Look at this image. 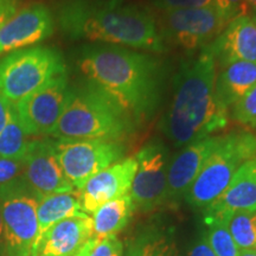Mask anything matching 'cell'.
Listing matches in <instances>:
<instances>
[{"label": "cell", "mask_w": 256, "mask_h": 256, "mask_svg": "<svg viewBox=\"0 0 256 256\" xmlns=\"http://www.w3.org/2000/svg\"><path fill=\"white\" fill-rule=\"evenodd\" d=\"M256 86V63L235 62L222 68L215 82L217 104L226 110Z\"/></svg>", "instance_id": "d6986e66"}, {"label": "cell", "mask_w": 256, "mask_h": 256, "mask_svg": "<svg viewBox=\"0 0 256 256\" xmlns=\"http://www.w3.org/2000/svg\"><path fill=\"white\" fill-rule=\"evenodd\" d=\"M220 140V136H206L194 140L184 146L182 151L170 160L166 188L168 203H177L185 197Z\"/></svg>", "instance_id": "9a60e30c"}, {"label": "cell", "mask_w": 256, "mask_h": 256, "mask_svg": "<svg viewBox=\"0 0 256 256\" xmlns=\"http://www.w3.org/2000/svg\"><path fill=\"white\" fill-rule=\"evenodd\" d=\"M12 112H14V104L0 92V133L8 124L12 116Z\"/></svg>", "instance_id": "1f68e13d"}, {"label": "cell", "mask_w": 256, "mask_h": 256, "mask_svg": "<svg viewBox=\"0 0 256 256\" xmlns=\"http://www.w3.org/2000/svg\"><path fill=\"white\" fill-rule=\"evenodd\" d=\"M72 87L64 74L48 84L14 104L19 119L30 136L52 134L68 102Z\"/></svg>", "instance_id": "8fae6325"}, {"label": "cell", "mask_w": 256, "mask_h": 256, "mask_svg": "<svg viewBox=\"0 0 256 256\" xmlns=\"http://www.w3.org/2000/svg\"><path fill=\"white\" fill-rule=\"evenodd\" d=\"M138 168L130 196L134 209L151 212L166 203L168 150L160 140H151L136 156Z\"/></svg>", "instance_id": "30bf717a"}, {"label": "cell", "mask_w": 256, "mask_h": 256, "mask_svg": "<svg viewBox=\"0 0 256 256\" xmlns=\"http://www.w3.org/2000/svg\"><path fill=\"white\" fill-rule=\"evenodd\" d=\"M64 74L66 62L58 50L34 46L12 51L0 60V92L17 104Z\"/></svg>", "instance_id": "8992f818"}, {"label": "cell", "mask_w": 256, "mask_h": 256, "mask_svg": "<svg viewBox=\"0 0 256 256\" xmlns=\"http://www.w3.org/2000/svg\"><path fill=\"white\" fill-rule=\"evenodd\" d=\"M23 177V159H10L0 156V186L12 183Z\"/></svg>", "instance_id": "83f0119b"}, {"label": "cell", "mask_w": 256, "mask_h": 256, "mask_svg": "<svg viewBox=\"0 0 256 256\" xmlns=\"http://www.w3.org/2000/svg\"><path fill=\"white\" fill-rule=\"evenodd\" d=\"M134 209L130 194L108 202L92 212V238L116 236L132 218Z\"/></svg>", "instance_id": "ffe728a7"}, {"label": "cell", "mask_w": 256, "mask_h": 256, "mask_svg": "<svg viewBox=\"0 0 256 256\" xmlns=\"http://www.w3.org/2000/svg\"><path fill=\"white\" fill-rule=\"evenodd\" d=\"M174 256H180V255H179V252H178V250L174 252Z\"/></svg>", "instance_id": "74e56055"}, {"label": "cell", "mask_w": 256, "mask_h": 256, "mask_svg": "<svg viewBox=\"0 0 256 256\" xmlns=\"http://www.w3.org/2000/svg\"><path fill=\"white\" fill-rule=\"evenodd\" d=\"M55 19L43 2L20 8L0 28V54L12 52L46 40L54 34Z\"/></svg>", "instance_id": "4fadbf2b"}, {"label": "cell", "mask_w": 256, "mask_h": 256, "mask_svg": "<svg viewBox=\"0 0 256 256\" xmlns=\"http://www.w3.org/2000/svg\"><path fill=\"white\" fill-rule=\"evenodd\" d=\"M153 5L162 11H171L215 5V0H153Z\"/></svg>", "instance_id": "f1b7e54d"}, {"label": "cell", "mask_w": 256, "mask_h": 256, "mask_svg": "<svg viewBox=\"0 0 256 256\" xmlns=\"http://www.w3.org/2000/svg\"><path fill=\"white\" fill-rule=\"evenodd\" d=\"M89 256H124V244L118 236L95 240Z\"/></svg>", "instance_id": "4316f807"}, {"label": "cell", "mask_w": 256, "mask_h": 256, "mask_svg": "<svg viewBox=\"0 0 256 256\" xmlns=\"http://www.w3.org/2000/svg\"><path fill=\"white\" fill-rule=\"evenodd\" d=\"M222 222L240 250L256 249V211H236Z\"/></svg>", "instance_id": "cb8c5ba5"}, {"label": "cell", "mask_w": 256, "mask_h": 256, "mask_svg": "<svg viewBox=\"0 0 256 256\" xmlns=\"http://www.w3.org/2000/svg\"><path fill=\"white\" fill-rule=\"evenodd\" d=\"M78 66L88 81L114 98L138 126L156 114L164 90L165 70L154 56L98 44L81 51Z\"/></svg>", "instance_id": "6da1fadb"}, {"label": "cell", "mask_w": 256, "mask_h": 256, "mask_svg": "<svg viewBox=\"0 0 256 256\" xmlns=\"http://www.w3.org/2000/svg\"><path fill=\"white\" fill-rule=\"evenodd\" d=\"M216 60L209 46L182 62L174 78V92L159 128L176 146L210 136L228 124V112L215 98Z\"/></svg>", "instance_id": "3957f363"}, {"label": "cell", "mask_w": 256, "mask_h": 256, "mask_svg": "<svg viewBox=\"0 0 256 256\" xmlns=\"http://www.w3.org/2000/svg\"><path fill=\"white\" fill-rule=\"evenodd\" d=\"M94 243H95V238H92L90 241H89L87 244H86L84 247L81 249V252H80L78 254L75 255V256H89V255H90L92 248V246H94Z\"/></svg>", "instance_id": "e575fe53"}, {"label": "cell", "mask_w": 256, "mask_h": 256, "mask_svg": "<svg viewBox=\"0 0 256 256\" xmlns=\"http://www.w3.org/2000/svg\"><path fill=\"white\" fill-rule=\"evenodd\" d=\"M208 46L220 68L235 62L256 63V22L250 14L236 17Z\"/></svg>", "instance_id": "e0dca14e"}, {"label": "cell", "mask_w": 256, "mask_h": 256, "mask_svg": "<svg viewBox=\"0 0 256 256\" xmlns=\"http://www.w3.org/2000/svg\"><path fill=\"white\" fill-rule=\"evenodd\" d=\"M56 19L60 30L72 40L165 51L152 12L128 0H63L57 6Z\"/></svg>", "instance_id": "7a4b0ae2"}, {"label": "cell", "mask_w": 256, "mask_h": 256, "mask_svg": "<svg viewBox=\"0 0 256 256\" xmlns=\"http://www.w3.org/2000/svg\"><path fill=\"white\" fill-rule=\"evenodd\" d=\"M228 25V20L216 5L204 8L162 11L159 32L162 40L197 50L208 46Z\"/></svg>", "instance_id": "ba28073f"}, {"label": "cell", "mask_w": 256, "mask_h": 256, "mask_svg": "<svg viewBox=\"0 0 256 256\" xmlns=\"http://www.w3.org/2000/svg\"><path fill=\"white\" fill-rule=\"evenodd\" d=\"M55 150L64 174L81 191L92 176L124 158L126 147L107 140H55Z\"/></svg>", "instance_id": "9c48e42d"}, {"label": "cell", "mask_w": 256, "mask_h": 256, "mask_svg": "<svg viewBox=\"0 0 256 256\" xmlns=\"http://www.w3.org/2000/svg\"><path fill=\"white\" fill-rule=\"evenodd\" d=\"M136 168L134 156L121 159L92 176L78 191L83 211L89 215L108 202L130 194Z\"/></svg>", "instance_id": "5bb4252c"}, {"label": "cell", "mask_w": 256, "mask_h": 256, "mask_svg": "<svg viewBox=\"0 0 256 256\" xmlns=\"http://www.w3.org/2000/svg\"><path fill=\"white\" fill-rule=\"evenodd\" d=\"M246 2V6H247L248 8V14L249 12H252V16L256 14V0H244Z\"/></svg>", "instance_id": "d590c367"}, {"label": "cell", "mask_w": 256, "mask_h": 256, "mask_svg": "<svg viewBox=\"0 0 256 256\" xmlns=\"http://www.w3.org/2000/svg\"><path fill=\"white\" fill-rule=\"evenodd\" d=\"M252 159H256V134L236 132L220 136L218 145L185 194L186 203L204 210L226 190L236 171Z\"/></svg>", "instance_id": "5b68a950"}, {"label": "cell", "mask_w": 256, "mask_h": 256, "mask_svg": "<svg viewBox=\"0 0 256 256\" xmlns=\"http://www.w3.org/2000/svg\"><path fill=\"white\" fill-rule=\"evenodd\" d=\"M176 252L170 232L158 226H147L128 243L124 256H174Z\"/></svg>", "instance_id": "7402d4cb"}, {"label": "cell", "mask_w": 256, "mask_h": 256, "mask_svg": "<svg viewBox=\"0 0 256 256\" xmlns=\"http://www.w3.org/2000/svg\"><path fill=\"white\" fill-rule=\"evenodd\" d=\"M238 256H256V249H249V250H240Z\"/></svg>", "instance_id": "8d00e7d4"}, {"label": "cell", "mask_w": 256, "mask_h": 256, "mask_svg": "<svg viewBox=\"0 0 256 256\" xmlns=\"http://www.w3.org/2000/svg\"><path fill=\"white\" fill-rule=\"evenodd\" d=\"M206 232H204L211 250L216 256H238L240 249L236 246L226 224L220 220H206Z\"/></svg>", "instance_id": "d4e9b609"}, {"label": "cell", "mask_w": 256, "mask_h": 256, "mask_svg": "<svg viewBox=\"0 0 256 256\" xmlns=\"http://www.w3.org/2000/svg\"><path fill=\"white\" fill-rule=\"evenodd\" d=\"M23 179L38 200L75 191L57 158L54 139L31 140L23 158Z\"/></svg>", "instance_id": "7c38bea8"}, {"label": "cell", "mask_w": 256, "mask_h": 256, "mask_svg": "<svg viewBox=\"0 0 256 256\" xmlns=\"http://www.w3.org/2000/svg\"><path fill=\"white\" fill-rule=\"evenodd\" d=\"M136 127L132 116L114 98L88 81L72 88L51 136L55 140L121 142Z\"/></svg>", "instance_id": "277c9868"}, {"label": "cell", "mask_w": 256, "mask_h": 256, "mask_svg": "<svg viewBox=\"0 0 256 256\" xmlns=\"http://www.w3.org/2000/svg\"><path fill=\"white\" fill-rule=\"evenodd\" d=\"M188 256H216L214 252L211 250L209 243H208L206 235H202L200 238H197V241L194 243L190 252H188Z\"/></svg>", "instance_id": "d6a6232c"}, {"label": "cell", "mask_w": 256, "mask_h": 256, "mask_svg": "<svg viewBox=\"0 0 256 256\" xmlns=\"http://www.w3.org/2000/svg\"><path fill=\"white\" fill-rule=\"evenodd\" d=\"M252 18H254V20L256 22V14H254V16H252Z\"/></svg>", "instance_id": "f35d334b"}, {"label": "cell", "mask_w": 256, "mask_h": 256, "mask_svg": "<svg viewBox=\"0 0 256 256\" xmlns=\"http://www.w3.org/2000/svg\"><path fill=\"white\" fill-rule=\"evenodd\" d=\"M22 0H0V28L18 11Z\"/></svg>", "instance_id": "4dcf8cb0"}, {"label": "cell", "mask_w": 256, "mask_h": 256, "mask_svg": "<svg viewBox=\"0 0 256 256\" xmlns=\"http://www.w3.org/2000/svg\"><path fill=\"white\" fill-rule=\"evenodd\" d=\"M30 138L14 106L11 119L0 133V156L10 159H23L31 142Z\"/></svg>", "instance_id": "603a6c76"}, {"label": "cell", "mask_w": 256, "mask_h": 256, "mask_svg": "<svg viewBox=\"0 0 256 256\" xmlns=\"http://www.w3.org/2000/svg\"><path fill=\"white\" fill-rule=\"evenodd\" d=\"M215 5L220 10L228 23L240 16H249L244 0H215Z\"/></svg>", "instance_id": "f546056e"}, {"label": "cell", "mask_w": 256, "mask_h": 256, "mask_svg": "<svg viewBox=\"0 0 256 256\" xmlns=\"http://www.w3.org/2000/svg\"><path fill=\"white\" fill-rule=\"evenodd\" d=\"M236 211H256V159L240 168L218 198L203 210L204 220H222Z\"/></svg>", "instance_id": "ac0fdd59"}, {"label": "cell", "mask_w": 256, "mask_h": 256, "mask_svg": "<svg viewBox=\"0 0 256 256\" xmlns=\"http://www.w3.org/2000/svg\"><path fill=\"white\" fill-rule=\"evenodd\" d=\"M0 256H4V223H2V208H0Z\"/></svg>", "instance_id": "836d02e7"}, {"label": "cell", "mask_w": 256, "mask_h": 256, "mask_svg": "<svg viewBox=\"0 0 256 256\" xmlns=\"http://www.w3.org/2000/svg\"><path fill=\"white\" fill-rule=\"evenodd\" d=\"M86 214L82 209L80 194L74 192L49 194L38 200V236L60 220ZM37 236V238H38Z\"/></svg>", "instance_id": "44dd1931"}, {"label": "cell", "mask_w": 256, "mask_h": 256, "mask_svg": "<svg viewBox=\"0 0 256 256\" xmlns=\"http://www.w3.org/2000/svg\"><path fill=\"white\" fill-rule=\"evenodd\" d=\"M37 206L23 177L0 186L4 256H31L38 236Z\"/></svg>", "instance_id": "52a82bcc"}, {"label": "cell", "mask_w": 256, "mask_h": 256, "mask_svg": "<svg viewBox=\"0 0 256 256\" xmlns=\"http://www.w3.org/2000/svg\"><path fill=\"white\" fill-rule=\"evenodd\" d=\"M92 238L88 214L60 220L38 236L31 256H75Z\"/></svg>", "instance_id": "2e32d148"}, {"label": "cell", "mask_w": 256, "mask_h": 256, "mask_svg": "<svg viewBox=\"0 0 256 256\" xmlns=\"http://www.w3.org/2000/svg\"><path fill=\"white\" fill-rule=\"evenodd\" d=\"M232 118L238 124L256 128V86L232 106Z\"/></svg>", "instance_id": "484cf974"}]
</instances>
